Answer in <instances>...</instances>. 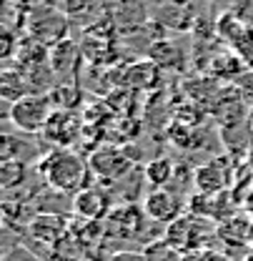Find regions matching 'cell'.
I'll return each mask as SVG.
<instances>
[{
    "mask_svg": "<svg viewBox=\"0 0 253 261\" xmlns=\"http://www.w3.org/2000/svg\"><path fill=\"white\" fill-rule=\"evenodd\" d=\"M181 261H231V259L223 256L221 251H213V249H195V251L183 254Z\"/></svg>",
    "mask_w": 253,
    "mask_h": 261,
    "instance_id": "2e32d148",
    "label": "cell"
},
{
    "mask_svg": "<svg viewBox=\"0 0 253 261\" xmlns=\"http://www.w3.org/2000/svg\"><path fill=\"white\" fill-rule=\"evenodd\" d=\"M251 25H246L233 10H226L223 15H218V23H216V31H218V35H221L223 40L233 48L236 43H238V38L243 35V33L248 31Z\"/></svg>",
    "mask_w": 253,
    "mask_h": 261,
    "instance_id": "7c38bea8",
    "label": "cell"
},
{
    "mask_svg": "<svg viewBox=\"0 0 253 261\" xmlns=\"http://www.w3.org/2000/svg\"><path fill=\"white\" fill-rule=\"evenodd\" d=\"M226 184H228V173L221 168V159L206 163L195 171V186L201 194H218Z\"/></svg>",
    "mask_w": 253,
    "mask_h": 261,
    "instance_id": "9c48e42d",
    "label": "cell"
},
{
    "mask_svg": "<svg viewBox=\"0 0 253 261\" xmlns=\"http://www.w3.org/2000/svg\"><path fill=\"white\" fill-rule=\"evenodd\" d=\"M0 181H3L5 191H13V189L23 186L25 184V163L20 159L3 161V166H0Z\"/></svg>",
    "mask_w": 253,
    "mask_h": 261,
    "instance_id": "4fadbf2b",
    "label": "cell"
},
{
    "mask_svg": "<svg viewBox=\"0 0 253 261\" xmlns=\"http://www.w3.org/2000/svg\"><path fill=\"white\" fill-rule=\"evenodd\" d=\"M143 214L153 221L173 224L176 219H181V201L163 189H156L143 198Z\"/></svg>",
    "mask_w": 253,
    "mask_h": 261,
    "instance_id": "5b68a950",
    "label": "cell"
},
{
    "mask_svg": "<svg viewBox=\"0 0 253 261\" xmlns=\"http://www.w3.org/2000/svg\"><path fill=\"white\" fill-rule=\"evenodd\" d=\"M246 261H253V256H248V259H246Z\"/></svg>",
    "mask_w": 253,
    "mask_h": 261,
    "instance_id": "ffe728a7",
    "label": "cell"
},
{
    "mask_svg": "<svg viewBox=\"0 0 253 261\" xmlns=\"http://www.w3.org/2000/svg\"><path fill=\"white\" fill-rule=\"evenodd\" d=\"M91 173L103 184H116L130 171V159L118 146H98L88 156Z\"/></svg>",
    "mask_w": 253,
    "mask_h": 261,
    "instance_id": "3957f363",
    "label": "cell"
},
{
    "mask_svg": "<svg viewBox=\"0 0 253 261\" xmlns=\"http://www.w3.org/2000/svg\"><path fill=\"white\" fill-rule=\"evenodd\" d=\"M158 78L160 68L151 58L130 63L126 68V73H123V83L133 91H153V88H158Z\"/></svg>",
    "mask_w": 253,
    "mask_h": 261,
    "instance_id": "52a82bcc",
    "label": "cell"
},
{
    "mask_svg": "<svg viewBox=\"0 0 253 261\" xmlns=\"http://www.w3.org/2000/svg\"><path fill=\"white\" fill-rule=\"evenodd\" d=\"M53 113H55V103L50 93H31L10 103V111H8L10 123L23 133H43Z\"/></svg>",
    "mask_w": 253,
    "mask_h": 261,
    "instance_id": "7a4b0ae2",
    "label": "cell"
},
{
    "mask_svg": "<svg viewBox=\"0 0 253 261\" xmlns=\"http://www.w3.org/2000/svg\"><path fill=\"white\" fill-rule=\"evenodd\" d=\"M233 53L243 61V65L253 68V28H248V31L238 38V43L233 45Z\"/></svg>",
    "mask_w": 253,
    "mask_h": 261,
    "instance_id": "9a60e30c",
    "label": "cell"
},
{
    "mask_svg": "<svg viewBox=\"0 0 253 261\" xmlns=\"http://www.w3.org/2000/svg\"><path fill=\"white\" fill-rule=\"evenodd\" d=\"M63 221L65 219L58 216V214H43L35 221H31V233L38 236L40 241H45V244H58L65 228Z\"/></svg>",
    "mask_w": 253,
    "mask_h": 261,
    "instance_id": "8fae6325",
    "label": "cell"
},
{
    "mask_svg": "<svg viewBox=\"0 0 253 261\" xmlns=\"http://www.w3.org/2000/svg\"><path fill=\"white\" fill-rule=\"evenodd\" d=\"M148 58L158 65L160 70H171L183 63V50L173 40H153L148 48Z\"/></svg>",
    "mask_w": 253,
    "mask_h": 261,
    "instance_id": "30bf717a",
    "label": "cell"
},
{
    "mask_svg": "<svg viewBox=\"0 0 253 261\" xmlns=\"http://www.w3.org/2000/svg\"><path fill=\"white\" fill-rule=\"evenodd\" d=\"M146 178H148L151 186L163 189V186L173 178V161H168V159H156V161H151L146 166Z\"/></svg>",
    "mask_w": 253,
    "mask_h": 261,
    "instance_id": "5bb4252c",
    "label": "cell"
},
{
    "mask_svg": "<svg viewBox=\"0 0 253 261\" xmlns=\"http://www.w3.org/2000/svg\"><path fill=\"white\" fill-rule=\"evenodd\" d=\"M73 208L80 219H88V221H100L108 216L110 211V196L105 194L103 189L98 186H88L83 189L80 194L73 196Z\"/></svg>",
    "mask_w": 253,
    "mask_h": 261,
    "instance_id": "277c9868",
    "label": "cell"
},
{
    "mask_svg": "<svg viewBox=\"0 0 253 261\" xmlns=\"http://www.w3.org/2000/svg\"><path fill=\"white\" fill-rule=\"evenodd\" d=\"M248 128L253 130V108H251V113H248Z\"/></svg>",
    "mask_w": 253,
    "mask_h": 261,
    "instance_id": "d6986e66",
    "label": "cell"
},
{
    "mask_svg": "<svg viewBox=\"0 0 253 261\" xmlns=\"http://www.w3.org/2000/svg\"><path fill=\"white\" fill-rule=\"evenodd\" d=\"M108 261H151V259H148L146 251H118Z\"/></svg>",
    "mask_w": 253,
    "mask_h": 261,
    "instance_id": "ac0fdd59",
    "label": "cell"
},
{
    "mask_svg": "<svg viewBox=\"0 0 253 261\" xmlns=\"http://www.w3.org/2000/svg\"><path fill=\"white\" fill-rule=\"evenodd\" d=\"M31 93H38V91L31 86V81L25 78V73L13 70V68H8V70L0 73V96L5 98V100L15 103V100L31 96Z\"/></svg>",
    "mask_w": 253,
    "mask_h": 261,
    "instance_id": "ba28073f",
    "label": "cell"
},
{
    "mask_svg": "<svg viewBox=\"0 0 253 261\" xmlns=\"http://www.w3.org/2000/svg\"><path fill=\"white\" fill-rule=\"evenodd\" d=\"M0 159L3 161H10V159H18V143H15V138L13 136H3V141H0Z\"/></svg>",
    "mask_w": 253,
    "mask_h": 261,
    "instance_id": "e0dca14e",
    "label": "cell"
},
{
    "mask_svg": "<svg viewBox=\"0 0 253 261\" xmlns=\"http://www.w3.org/2000/svg\"><path fill=\"white\" fill-rule=\"evenodd\" d=\"M45 138H50V143H55L58 148L68 146L75 141V136L80 133V121H75L73 111H55L48 121V126L43 128Z\"/></svg>",
    "mask_w": 253,
    "mask_h": 261,
    "instance_id": "8992f818",
    "label": "cell"
},
{
    "mask_svg": "<svg viewBox=\"0 0 253 261\" xmlns=\"http://www.w3.org/2000/svg\"><path fill=\"white\" fill-rule=\"evenodd\" d=\"M38 173L58 194H80L91 186V163L73 148H53L38 163Z\"/></svg>",
    "mask_w": 253,
    "mask_h": 261,
    "instance_id": "6da1fadb",
    "label": "cell"
}]
</instances>
